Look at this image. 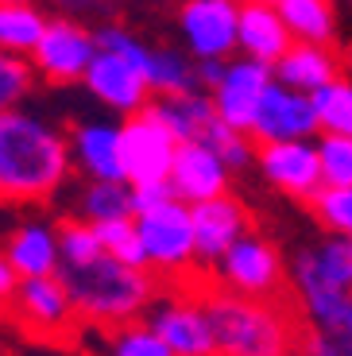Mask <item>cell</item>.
Here are the masks:
<instances>
[{"label":"cell","instance_id":"1","mask_svg":"<svg viewBox=\"0 0 352 356\" xmlns=\"http://www.w3.org/2000/svg\"><path fill=\"white\" fill-rule=\"evenodd\" d=\"M74 175L70 136L51 120L16 108L0 116V202L43 205Z\"/></svg>","mask_w":352,"mask_h":356},{"label":"cell","instance_id":"2","mask_svg":"<svg viewBox=\"0 0 352 356\" xmlns=\"http://www.w3.org/2000/svg\"><path fill=\"white\" fill-rule=\"evenodd\" d=\"M198 298L213 321L217 356H298L306 321L291 298L264 302L232 294L209 279H198Z\"/></svg>","mask_w":352,"mask_h":356},{"label":"cell","instance_id":"3","mask_svg":"<svg viewBox=\"0 0 352 356\" xmlns=\"http://www.w3.org/2000/svg\"><path fill=\"white\" fill-rule=\"evenodd\" d=\"M66 291L74 298L78 321L89 330H120L128 321L147 318L151 302L163 291V279L147 267H132L120 264L105 252L93 264H78V267H62L58 271Z\"/></svg>","mask_w":352,"mask_h":356},{"label":"cell","instance_id":"4","mask_svg":"<svg viewBox=\"0 0 352 356\" xmlns=\"http://www.w3.org/2000/svg\"><path fill=\"white\" fill-rule=\"evenodd\" d=\"M291 302L306 325H326L352 302V236H326L294 252Z\"/></svg>","mask_w":352,"mask_h":356},{"label":"cell","instance_id":"5","mask_svg":"<svg viewBox=\"0 0 352 356\" xmlns=\"http://www.w3.org/2000/svg\"><path fill=\"white\" fill-rule=\"evenodd\" d=\"M209 283L232 294H248V298L282 302V298H291V264L282 259L271 236L252 229L244 241H237L209 267Z\"/></svg>","mask_w":352,"mask_h":356},{"label":"cell","instance_id":"6","mask_svg":"<svg viewBox=\"0 0 352 356\" xmlns=\"http://www.w3.org/2000/svg\"><path fill=\"white\" fill-rule=\"evenodd\" d=\"M136 229H140L143 252H147V267L163 283H198L194 271L202 264H198V236L190 205L170 197L159 209L136 213Z\"/></svg>","mask_w":352,"mask_h":356},{"label":"cell","instance_id":"7","mask_svg":"<svg viewBox=\"0 0 352 356\" xmlns=\"http://www.w3.org/2000/svg\"><path fill=\"white\" fill-rule=\"evenodd\" d=\"M147 321L175 348V356H217L213 321L198 298V283H163L147 310Z\"/></svg>","mask_w":352,"mask_h":356},{"label":"cell","instance_id":"8","mask_svg":"<svg viewBox=\"0 0 352 356\" xmlns=\"http://www.w3.org/2000/svg\"><path fill=\"white\" fill-rule=\"evenodd\" d=\"M175 27L198 63L240 54V0H178Z\"/></svg>","mask_w":352,"mask_h":356},{"label":"cell","instance_id":"9","mask_svg":"<svg viewBox=\"0 0 352 356\" xmlns=\"http://www.w3.org/2000/svg\"><path fill=\"white\" fill-rule=\"evenodd\" d=\"M97 54H101L97 31L89 24L66 19V16H51L35 54H31V66L51 86H74V81L81 86V78H86V70L93 66Z\"/></svg>","mask_w":352,"mask_h":356},{"label":"cell","instance_id":"10","mask_svg":"<svg viewBox=\"0 0 352 356\" xmlns=\"http://www.w3.org/2000/svg\"><path fill=\"white\" fill-rule=\"evenodd\" d=\"M120 147H124V175H128V182L143 186V182L170 178V167H175V155L182 143L155 116V108L147 105L143 113L120 120Z\"/></svg>","mask_w":352,"mask_h":356},{"label":"cell","instance_id":"11","mask_svg":"<svg viewBox=\"0 0 352 356\" xmlns=\"http://www.w3.org/2000/svg\"><path fill=\"white\" fill-rule=\"evenodd\" d=\"M8 314L16 318V325H24L31 337L43 341H54L78 325V310H74V298L62 283V275L24 279L12 294Z\"/></svg>","mask_w":352,"mask_h":356},{"label":"cell","instance_id":"12","mask_svg":"<svg viewBox=\"0 0 352 356\" xmlns=\"http://www.w3.org/2000/svg\"><path fill=\"white\" fill-rule=\"evenodd\" d=\"M271 86H275V66L259 63V58H248V54H232L229 66H225V78H221V86L213 89L209 97L225 124L252 136L255 113H259Z\"/></svg>","mask_w":352,"mask_h":356},{"label":"cell","instance_id":"13","mask_svg":"<svg viewBox=\"0 0 352 356\" xmlns=\"http://www.w3.org/2000/svg\"><path fill=\"white\" fill-rule=\"evenodd\" d=\"M255 170L271 190L287 197L310 202L326 186L321 178V159H317V140H291V143H259L255 152Z\"/></svg>","mask_w":352,"mask_h":356},{"label":"cell","instance_id":"14","mask_svg":"<svg viewBox=\"0 0 352 356\" xmlns=\"http://www.w3.org/2000/svg\"><path fill=\"white\" fill-rule=\"evenodd\" d=\"M317 136H321V120H317L314 97L275 81L267 89L259 113H255L252 140L255 143H291V140H317Z\"/></svg>","mask_w":352,"mask_h":356},{"label":"cell","instance_id":"15","mask_svg":"<svg viewBox=\"0 0 352 356\" xmlns=\"http://www.w3.org/2000/svg\"><path fill=\"white\" fill-rule=\"evenodd\" d=\"M81 86H86V93L97 101V105H105L109 113H116V116H136L155 101L147 78H143L128 58H120V54H113V51H101L97 58H93V66L86 70Z\"/></svg>","mask_w":352,"mask_h":356},{"label":"cell","instance_id":"16","mask_svg":"<svg viewBox=\"0 0 352 356\" xmlns=\"http://www.w3.org/2000/svg\"><path fill=\"white\" fill-rule=\"evenodd\" d=\"M194 213V236H198V264L213 267L225 252L232 248L237 241H244L248 232L255 229L252 225V209L240 202L237 194H221L209 197V202H198L190 205Z\"/></svg>","mask_w":352,"mask_h":356},{"label":"cell","instance_id":"17","mask_svg":"<svg viewBox=\"0 0 352 356\" xmlns=\"http://www.w3.org/2000/svg\"><path fill=\"white\" fill-rule=\"evenodd\" d=\"M70 136V155L81 178L93 182H128L124 175V147H120V124L109 120H78L66 128Z\"/></svg>","mask_w":352,"mask_h":356},{"label":"cell","instance_id":"18","mask_svg":"<svg viewBox=\"0 0 352 356\" xmlns=\"http://www.w3.org/2000/svg\"><path fill=\"white\" fill-rule=\"evenodd\" d=\"M170 186H175L178 202L198 205V202L229 194L232 170L217 155V147H209V143H182L175 155V167H170Z\"/></svg>","mask_w":352,"mask_h":356},{"label":"cell","instance_id":"19","mask_svg":"<svg viewBox=\"0 0 352 356\" xmlns=\"http://www.w3.org/2000/svg\"><path fill=\"white\" fill-rule=\"evenodd\" d=\"M4 252H8L12 267L19 279H43L62 271V244H58V221L47 217H27V221L12 225L4 236Z\"/></svg>","mask_w":352,"mask_h":356},{"label":"cell","instance_id":"20","mask_svg":"<svg viewBox=\"0 0 352 356\" xmlns=\"http://www.w3.org/2000/svg\"><path fill=\"white\" fill-rule=\"evenodd\" d=\"M291 43L294 35L282 24V12L275 0H240V54L275 66L291 51Z\"/></svg>","mask_w":352,"mask_h":356},{"label":"cell","instance_id":"21","mask_svg":"<svg viewBox=\"0 0 352 356\" xmlns=\"http://www.w3.org/2000/svg\"><path fill=\"white\" fill-rule=\"evenodd\" d=\"M349 70L344 66V51L341 47H321V43H291V51L275 63V81L310 93L314 97L317 89H326L329 81H337Z\"/></svg>","mask_w":352,"mask_h":356},{"label":"cell","instance_id":"22","mask_svg":"<svg viewBox=\"0 0 352 356\" xmlns=\"http://www.w3.org/2000/svg\"><path fill=\"white\" fill-rule=\"evenodd\" d=\"M155 116L170 132L178 136V143H209L213 128L221 124L217 105L205 89H186V93H167V97L151 101Z\"/></svg>","mask_w":352,"mask_h":356},{"label":"cell","instance_id":"23","mask_svg":"<svg viewBox=\"0 0 352 356\" xmlns=\"http://www.w3.org/2000/svg\"><path fill=\"white\" fill-rule=\"evenodd\" d=\"M294 43L341 47V12L337 0H275Z\"/></svg>","mask_w":352,"mask_h":356},{"label":"cell","instance_id":"24","mask_svg":"<svg viewBox=\"0 0 352 356\" xmlns=\"http://www.w3.org/2000/svg\"><path fill=\"white\" fill-rule=\"evenodd\" d=\"M47 24H51V12L39 0H4L0 4V51L31 58Z\"/></svg>","mask_w":352,"mask_h":356},{"label":"cell","instance_id":"25","mask_svg":"<svg viewBox=\"0 0 352 356\" xmlns=\"http://www.w3.org/2000/svg\"><path fill=\"white\" fill-rule=\"evenodd\" d=\"M70 217H81V221H93V225L136 217L132 182H93V178H86L78 194H74Z\"/></svg>","mask_w":352,"mask_h":356},{"label":"cell","instance_id":"26","mask_svg":"<svg viewBox=\"0 0 352 356\" xmlns=\"http://www.w3.org/2000/svg\"><path fill=\"white\" fill-rule=\"evenodd\" d=\"M143 78H147L155 97L198 89V58L186 54L182 47H155L151 43L147 63H143Z\"/></svg>","mask_w":352,"mask_h":356},{"label":"cell","instance_id":"27","mask_svg":"<svg viewBox=\"0 0 352 356\" xmlns=\"http://www.w3.org/2000/svg\"><path fill=\"white\" fill-rule=\"evenodd\" d=\"M101 356H175V348L151 330L147 318H140L120 325V330H109Z\"/></svg>","mask_w":352,"mask_h":356},{"label":"cell","instance_id":"28","mask_svg":"<svg viewBox=\"0 0 352 356\" xmlns=\"http://www.w3.org/2000/svg\"><path fill=\"white\" fill-rule=\"evenodd\" d=\"M314 108H317V120H321V132L352 136V74H341L326 89H317Z\"/></svg>","mask_w":352,"mask_h":356},{"label":"cell","instance_id":"29","mask_svg":"<svg viewBox=\"0 0 352 356\" xmlns=\"http://www.w3.org/2000/svg\"><path fill=\"white\" fill-rule=\"evenodd\" d=\"M298 356H352V302L326 325H306Z\"/></svg>","mask_w":352,"mask_h":356},{"label":"cell","instance_id":"30","mask_svg":"<svg viewBox=\"0 0 352 356\" xmlns=\"http://www.w3.org/2000/svg\"><path fill=\"white\" fill-rule=\"evenodd\" d=\"M58 244H62V267L93 264L97 256H105L97 225L81 221V217H62L58 221Z\"/></svg>","mask_w":352,"mask_h":356},{"label":"cell","instance_id":"31","mask_svg":"<svg viewBox=\"0 0 352 356\" xmlns=\"http://www.w3.org/2000/svg\"><path fill=\"white\" fill-rule=\"evenodd\" d=\"M306 205L329 236H352V186H321Z\"/></svg>","mask_w":352,"mask_h":356},{"label":"cell","instance_id":"32","mask_svg":"<svg viewBox=\"0 0 352 356\" xmlns=\"http://www.w3.org/2000/svg\"><path fill=\"white\" fill-rule=\"evenodd\" d=\"M35 81H39V74H35V66H31V58L0 51V116L24 108V101L31 97Z\"/></svg>","mask_w":352,"mask_h":356},{"label":"cell","instance_id":"33","mask_svg":"<svg viewBox=\"0 0 352 356\" xmlns=\"http://www.w3.org/2000/svg\"><path fill=\"white\" fill-rule=\"evenodd\" d=\"M101 232V244L113 259L120 264H132V267H147V252H143V241H140V229H136V217H120V221H105L97 225ZM151 271V267H147Z\"/></svg>","mask_w":352,"mask_h":356},{"label":"cell","instance_id":"34","mask_svg":"<svg viewBox=\"0 0 352 356\" xmlns=\"http://www.w3.org/2000/svg\"><path fill=\"white\" fill-rule=\"evenodd\" d=\"M317 159L326 186H352V136H317Z\"/></svg>","mask_w":352,"mask_h":356},{"label":"cell","instance_id":"35","mask_svg":"<svg viewBox=\"0 0 352 356\" xmlns=\"http://www.w3.org/2000/svg\"><path fill=\"white\" fill-rule=\"evenodd\" d=\"M209 147H217V155H221L225 163H229L232 175H240V170L255 167V152H259V143H255L252 136L240 132V128H229L225 120H221V124L213 128Z\"/></svg>","mask_w":352,"mask_h":356},{"label":"cell","instance_id":"36","mask_svg":"<svg viewBox=\"0 0 352 356\" xmlns=\"http://www.w3.org/2000/svg\"><path fill=\"white\" fill-rule=\"evenodd\" d=\"M43 8L51 16H66V19H81V24L97 27L109 24L120 8V0H43Z\"/></svg>","mask_w":352,"mask_h":356},{"label":"cell","instance_id":"37","mask_svg":"<svg viewBox=\"0 0 352 356\" xmlns=\"http://www.w3.org/2000/svg\"><path fill=\"white\" fill-rule=\"evenodd\" d=\"M132 197H136V213H143V209L167 205L175 197V186H170V178H163V182H143V186H132Z\"/></svg>","mask_w":352,"mask_h":356},{"label":"cell","instance_id":"38","mask_svg":"<svg viewBox=\"0 0 352 356\" xmlns=\"http://www.w3.org/2000/svg\"><path fill=\"white\" fill-rule=\"evenodd\" d=\"M225 66H229V58H202L198 63V89L213 93L221 86V78H225Z\"/></svg>","mask_w":352,"mask_h":356},{"label":"cell","instance_id":"39","mask_svg":"<svg viewBox=\"0 0 352 356\" xmlns=\"http://www.w3.org/2000/svg\"><path fill=\"white\" fill-rule=\"evenodd\" d=\"M19 283H24V279L16 275V267H12L8 252L0 248V306H8V302H12V294H16Z\"/></svg>","mask_w":352,"mask_h":356},{"label":"cell","instance_id":"40","mask_svg":"<svg viewBox=\"0 0 352 356\" xmlns=\"http://www.w3.org/2000/svg\"><path fill=\"white\" fill-rule=\"evenodd\" d=\"M341 4H349V8H352V0H341Z\"/></svg>","mask_w":352,"mask_h":356},{"label":"cell","instance_id":"41","mask_svg":"<svg viewBox=\"0 0 352 356\" xmlns=\"http://www.w3.org/2000/svg\"><path fill=\"white\" fill-rule=\"evenodd\" d=\"M0 4H4V0H0Z\"/></svg>","mask_w":352,"mask_h":356}]
</instances>
